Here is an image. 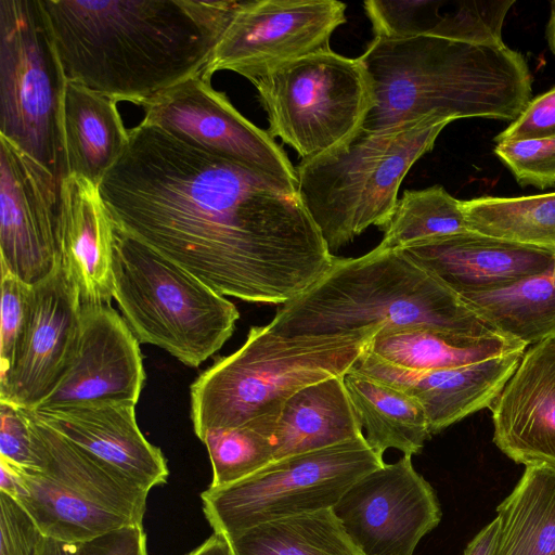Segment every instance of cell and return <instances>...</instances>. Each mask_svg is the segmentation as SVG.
I'll list each match as a JSON object with an SVG mask.
<instances>
[{"mask_svg": "<svg viewBox=\"0 0 555 555\" xmlns=\"http://www.w3.org/2000/svg\"><path fill=\"white\" fill-rule=\"evenodd\" d=\"M67 81L142 106L202 75L243 1L40 0Z\"/></svg>", "mask_w": 555, "mask_h": 555, "instance_id": "2", "label": "cell"}, {"mask_svg": "<svg viewBox=\"0 0 555 555\" xmlns=\"http://www.w3.org/2000/svg\"><path fill=\"white\" fill-rule=\"evenodd\" d=\"M116 101L67 81L63 103V134L68 176L99 185L124 152L129 131Z\"/></svg>", "mask_w": 555, "mask_h": 555, "instance_id": "24", "label": "cell"}, {"mask_svg": "<svg viewBox=\"0 0 555 555\" xmlns=\"http://www.w3.org/2000/svg\"><path fill=\"white\" fill-rule=\"evenodd\" d=\"M344 380L366 430L365 440L375 453L383 456L392 448L412 456L422 451L431 434L426 412L417 399L352 370Z\"/></svg>", "mask_w": 555, "mask_h": 555, "instance_id": "26", "label": "cell"}, {"mask_svg": "<svg viewBox=\"0 0 555 555\" xmlns=\"http://www.w3.org/2000/svg\"><path fill=\"white\" fill-rule=\"evenodd\" d=\"M472 231L555 253V192L463 201Z\"/></svg>", "mask_w": 555, "mask_h": 555, "instance_id": "30", "label": "cell"}, {"mask_svg": "<svg viewBox=\"0 0 555 555\" xmlns=\"http://www.w3.org/2000/svg\"><path fill=\"white\" fill-rule=\"evenodd\" d=\"M346 4L335 0L243 1L202 73L210 80L231 70L249 81L302 56L328 50L346 22Z\"/></svg>", "mask_w": 555, "mask_h": 555, "instance_id": "12", "label": "cell"}, {"mask_svg": "<svg viewBox=\"0 0 555 555\" xmlns=\"http://www.w3.org/2000/svg\"><path fill=\"white\" fill-rule=\"evenodd\" d=\"M496 512L493 555H555V468L526 466Z\"/></svg>", "mask_w": 555, "mask_h": 555, "instance_id": "28", "label": "cell"}, {"mask_svg": "<svg viewBox=\"0 0 555 555\" xmlns=\"http://www.w3.org/2000/svg\"><path fill=\"white\" fill-rule=\"evenodd\" d=\"M66 85L40 0H0V137L61 181Z\"/></svg>", "mask_w": 555, "mask_h": 555, "instance_id": "9", "label": "cell"}, {"mask_svg": "<svg viewBox=\"0 0 555 555\" xmlns=\"http://www.w3.org/2000/svg\"><path fill=\"white\" fill-rule=\"evenodd\" d=\"M143 122L297 190L296 168L274 139L238 113L202 75L142 105Z\"/></svg>", "mask_w": 555, "mask_h": 555, "instance_id": "14", "label": "cell"}, {"mask_svg": "<svg viewBox=\"0 0 555 555\" xmlns=\"http://www.w3.org/2000/svg\"><path fill=\"white\" fill-rule=\"evenodd\" d=\"M524 352L514 351L463 366L414 371L390 364L367 348L350 370L417 399L433 436L475 412L490 409Z\"/></svg>", "mask_w": 555, "mask_h": 555, "instance_id": "18", "label": "cell"}, {"mask_svg": "<svg viewBox=\"0 0 555 555\" xmlns=\"http://www.w3.org/2000/svg\"><path fill=\"white\" fill-rule=\"evenodd\" d=\"M0 459L22 468L37 467L26 411L5 401H0Z\"/></svg>", "mask_w": 555, "mask_h": 555, "instance_id": "37", "label": "cell"}, {"mask_svg": "<svg viewBox=\"0 0 555 555\" xmlns=\"http://www.w3.org/2000/svg\"><path fill=\"white\" fill-rule=\"evenodd\" d=\"M61 228L63 264L81 309L111 306L114 223L96 184L75 175L62 181Z\"/></svg>", "mask_w": 555, "mask_h": 555, "instance_id": "22", "label": "cell"}, {"mask_svg": "<svg viewBox=\"0 0 555 555\" xmlns=\"http://www.w3.org/2000/svg\"><path fill=\"white\" fill-rule=\"evenodd\" d=\"M412 456L370 472L332 508L362 555H413L441 520L440 504Z\"/></svg>", "mask_w": 555, "mask_h": 555, "instance_id": "15", "label": "cell"}, {"mask_svg": "<svg viewBox=\"0 0 555 555\" xmlns=\"http://www.w3.org/2000/svg\"><path fill=\"white\" fill-rule=\"evenodd\" d=\"M555 138V87L531 99L519 116L500 132L495 143Z\"/></svg>", "mask_w": 555, "mask_h": 555, "instance_id": "38", "label": "cell"}, {"mask_svg": "<svg viewBox=\"0 0 555 555\" xmlns=\"http://www.w3.org/2000/svg\"><path fill=\"white\" fill-rule=\"evenodd\" d=\"M35 555H78L77 544L44 537Z\"/></svg>", "mask_w": 555, "mask_h": 555, "instance_id": "42", "label": "cell"}, {"mask_svg": "<svg viewBox=\"0 0 555 555\" xmlns=\"http://www.w3.org/2000/svg\"><path fill=\"white\" fill-rule=\"evenodd\" d=\"M400 249L461 298L538 273L555 257L551 250L475 231L430 237Z\"/></svg>", "mask_w": 555, "mask_h": 555, "instance_id": "21", "label": "cell"}, {"mask_svg": "<svg viewBox=\"0 0 555 555\" xmlns=\"http://www.w3.org/2000/svg\"><path fill=\"white\" fill-rule=\"evenodd\" d=\"M25 411L37 467L22 468L8 462L16 479L13 499L44 537L79 544L121 528L143 526L147 489Z\"/></svg>", "mask_w": 555, "mask_h": 555, "instance_id": "8", "label": "cell"}, {"mask_svg": "<svg viewBox=\"0 0 555 555\" xmlns=\"http://www.w3.org/2000/svg\"><path fill=\"white\" fill-rule=\"evenodd\" d=\"M62 181L0 137V268L34 286L63 264Z\"/></svg>", "mask_w": 555, "mask_h": 555, "instance_id": "13", "label": "cell"}, {"mask_svg": "<svg viewBox=\"0 0 555 555\" xmlns=\"http://www.w3.org/2000/svg\"><path fill=\"white\" fill-rule=\"evenodd\" d=\"M113 297L141 344L197 367L231 337L240 313L198 278L114 224Z\"/></svg>", "mask_w": 555, "mask_h": 555, "instance_id": "7", "label": "cell"}, {"mask_svg": "<svg viewBox=\"0 0 555 555\" xmlns=\"http://www.w3.org/2000/svg\"><path fill=\"white\" fill-rule=\"evenodd\" d=\"M365 327L496 332L402 249L377 246L358 258L336 257L325 274L282 305L267 325L288 338L345 335Z\"/></svg>", "mask_w": 555, "mask_h": 555, "instance_id": "4", "label": "cell"}, {"mask_svg": "<svg viewBox=\"0 0 555 555\" xmlns=\"http://www.w3.org/2000/svg\"><path fill=\"white\" fill-rule=\"evenodd\" d=\"M28 327L0 401L36 409L66 371L77 343L81 307L64 264L33 286Z\"/></svg>", "mask_w": 555, "mask_h": 555, "instance_id": "17", "label": "cell"}, {"mask_svg": "<svg viewBox=\"0 0 555 555\" xmlns=\"http://www.w3.org/2000/svg\"><path fill=\"white\" fill-rule=\"evenodd\" d=\"M514 0H416L410 28L413 36H429L472 43H502V27Z\"/></svg>", "mask_w": 555, "mask_h": 555, "instance_id": "31", "label": "cell"}, {"mask_svg": "<svg viewBox=\"0 0 555 555\" xmlns=\"http://www.w3.org/2000/svg\"><path fill=\"white\" fill-rule=\"evenodd\" d=\"M379 327L321 337H283L253 326L243 346L217 359L191 385V415L197 437L209 429L279 417L301 388L346 375Z\"/></svg>", "mask_w": 555, "mask_h": 555, "instance_id": "5", "label": "cell"}, {"mask_svg": "<svg viewBox=\"0 0 555 555\" xmlns=\"http://www.w3.org/2000/svg\"><path fill=\"white\" fill-rule=\"evenodd\" d=\"M78 555H147L143 526L126 527L77 544Z\"/></svg>", "mask_w": 555, "mask_h": 555, "instance_id": "39", "label": "cell"}, {"mask_svg": "<svg viewBox=\"0 0 555 555\" xmlns=\"http://www.w3.org/2000/svg\"><path fill=\"white\" fill-rule=\"evenodd\" d=\"M360 60L375 100L362 126L367 130L427 116L512 122L531 100L527 61L504 42L374 37Z\"/></svg>", "mask_w": 555, "mask_h": 555, "instance_id": "3", "label": "cell"}, {"mask_svg": "<svg viewBox=\"0 0 555 555\" xmlns=\"http://www.w3.org/2000/svg\"><path fill=\"white\" fill-rule=\"evenodd\" d=\"M494 154L521 186L555 189V138L503 141Z\"/></svg>", "mask_w": 555, "mask_h": 555, "instance_id": "35", "label": "cell"}, {"mask_svg": "<svg viewBox=\"0 0 555 555\" xmlns=\"http://www.w3.org/2000/svg\"><path fill=\"white\" fill-rule=\"evenodd\" d=\"M43 538L26 509L0 492V555H35Z\"/></svg>", "mask_w": 555, "mask_h": 555, "instance_id": "36", "label": "cell"}, {"mask_svg": "<svg viewBox=\"0 0 555 555\" xmlns=\"http://www.w3.org/2000/svg\"><path fill=\"white\" fill-rule=\"evenodd\" d=\"M545 35L548 48L555 55V0L550 3V16L546 24Z\"/></svg>", "mask_w": 555, "mask_h": 555, "instance_id": "43", "label": "cell"}, {"mask_svg": "<svg viewBox=\"0 0 555 555\" xmlns=\"http://www.w3.org/2000/svg\"><path fill=\"white\" fill-rule=\"evenodd\" d=\"M450 122L427 116L382 130L362 127L335 147L300 160L297 192L331 253L371 225H387L403 178Z\"/></svg>", "mask_w": 555, "mask_h": 555, "instance_id": "6", "label": "cell"}, {"mask_svg": "<svg viewBox=\"0 0 555 555\" xmlns=\"http://www.w3.org/2000/svg\"><path fill=\"white\" fill-rule=\"evenodd\" d=\"M33 295V286L1 269L0 384L9 377L24 340Z\"/></svg>", "mask_w": 555, "mask_h": 555, "instance_id": "34", "label": "cell"}, {"mask_svg": "<svg viewBox=\"0 0 555 555\" xmlns=\"http://www.w3.org/2000/svg\"><path fill=\"white\" fill-rule=\"evenodd\" d=\"M380 249H400L422 240L472 231L463 211V201L441 185L406 190L383 229Z\"/></svg>", "mask_w": 555, "mask_h": 555, "instance_id": "32", "label": "cell"}, {"mask_svg": "<svg viewBox=\"0 0 555 555\" xmlns=\"http://www.w3.org/2000/svg\"><path fill=\"white\" fill-rule=\"evenodd\" d=\"M490 410L493 441L507 457L555 468V335L525 350Z\"/></svg>", "mask_w": 555, "mask_h": 555, "instance_id": "19", "label": "cell"}, {"mask_svg": "<svg viewBox=\"0 0 555 555\" xmlns=\"http://www.w3.org/2000/svg\"><path fill=\"white\" fill-rule=\"evenodd\" d=\"M269 134L313 158L344 142L373 108L374 91L360 57L331 49L285 63L251 81Z\"/></svg>", "mask_w": 555, "mask_h": 555, "instance_id": "10", "label": "cell"}, {"mask_svg": "<svg viewBox=\"0 0 555 555\" xmlns=\"http://www.w3.org/2000/svg\"><path fill=\"white\" fill-rule=\"evenodd\" d=\"M499 533V519L495 517L483 527L467 544L464 555H493Z\"/></svg>", "mask_w": 555, "mask_h": 555, "instance_id": "40", "label": "cell"}, {"mask_svg": "<svg viewBox=\"0 0 555 555\" xmlns=\"http://www.w3.org/2000/svg\"><path fill=\"white\" fill-rule=\"evenodd\" d=\"M129 402H96L29 410L41 423L149 491L167 481V461L141 433Z\"/></svg>", "mask_w": 555, "mask_h": 555, "instance_id": "20", "label": "cell"}, {"mask_svg": "<svg viewBox=\"0 0 555 555\" xmlns=\"http://www.w3.org/2000/svg\"><path fill=\"white\" fill-rule=\"evenodd\" d=\"M144 379L139 341L125 319L112 306L83 308L73 358L36 409L111 401L137 404Z\"/></svg>", "mask_w": 555, "mask_h": 555, "instance_id": "16", "label": "cell"}, {"mask_svg": "<svg viewBox=\"0 0 555 555\" xmlns=\"http://www.w3.org/2000/svg\"><path fill=\"white\" fill-rule=\"evenodd\" d=\"M98 186L118 229L222 296L284 305L336 259L297 190L143 121Z\"/></svg>", "mask_w": 555, "mask_h": 555, "instance_id": "1", "label": "cell"}, {"mask_svg": "<svg viewBox=\"0 0 555 555\" xmlns=\"http://www.w3.org/2000/svg\"><path fill=\"white\" fill-rule=\"evenodd\" d=\"M344 376L308 385L285 402L274 433V461L364 436Z\"/></svg>", "mask_w": 555, "mask_h": 555, "instance_id": "23", "label": "cell"}, {"mask_svg": "<svg viewBox=\"0 0 555 555\" xmlns=\"http://www.w3.org/2000/svg\"><path fill=\"white\" fill-rule=\"evenodd\" d=\"M188 555H232L229 541L223 534L215 533Z\"/></svg>", "mask_w": 555, "mask_h": 555, "instance_id": "41", "label": "cell"}, {"mask_svg": "<svg viewBox=\"0 0 555 555\" xmlns=\"http://www.w3.org/2000/svg\"><path fill=\"white\" fill-rule=\"evenodd\" d=\"M527 348L498 332L463 334L413 327L377 332L369 351L400 367L431 371L463 366Z\"/></svg>", "mask_w": 555, "mask_h": 555, "instance_id": "25", "label": "cell"}, {"mask_svg": "<svg viewBox=\"0 0 555 555\" xmlns=\"http://www.w3.org/2000/svg\"><path fill=\"white\" fill-rule=\"evenodd\" d=\"M365 437L271 462L250 476L202 492L215 533L230 537L251 527L331 509L359 479L383 466Z\"/></svg>", "mask_w": 555, "mask_h": 555, "instance_id": "11", "label": "cell"}, {"mask_svg": "<svg viewBox=\"0 0 555 555\" xmlns=\"http://www.w3.org/2000/svg\"><path fill=\"white\" fill-rule=\"evenodd\" d=\"M279 417L262 416L244 425L205 431L198 439L206 446L212 467L209 487L240 481L274 461V433Z\"/></svg>", "mask_w": 555, "mask_h": 555, "instance_id": "33", "label": "cell"}, {"mask_svg": "<svg viewBox=\"0 0 555 555\" xmlns=\"http://www.w3.org/2000/svg\"><path fill=\"white\" fill-rule=\"evenodd\" d=\"M225 538L232 555H362L332 508L261 524Z\"/></svg>", "mask_w": 555, "mask_h": 555, "instance_id": "29", "label": "cell"}, {"mask_svg": "<svg viewBox=\"0 0 555 555\" xmlns=\"http://www.w3.org/2000/svg\"><path fill=\"white\" fill-rule=\"evenodd\" d=\"M462 299L494 331L538 344L555 335V257L538 273Z\"/></svg>", "mask_w": 555, "mask_h": 555, "instance_id": "27", "label": "cell"}]
</instances>
